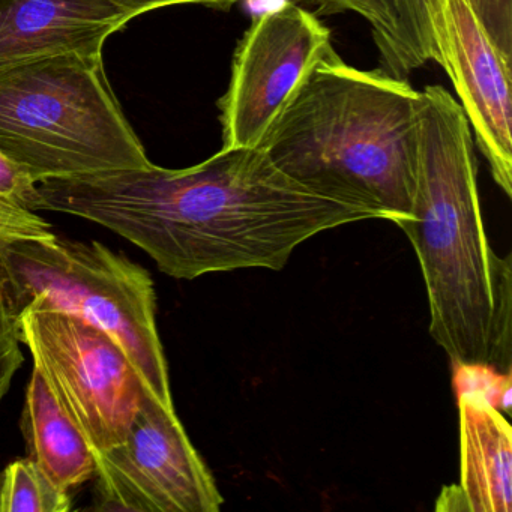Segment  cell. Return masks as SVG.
Instances as JSON below:
<instances>
[{
    "label": "cell",
    "mask_w": 512,
    "mask_h": 512,
    "mask_svg": "<svg viewBox=\"0 0 512 512\" xmlns=\"http://www.w3.org/2000/svg\"><path fill=\"white\" fill-rule=\"evenodd\" d=\"M35 211L100 224L178 280L239 269L280 271L313 236L373 220L364 209L302 187L262 148L220 149L182 170L149 163L47 179L37 184Z\"/></svg>",
    "instance_id": "1"
},
{
    "label": "cell",
    "mask_w": 512,
    "mask_h": 512,
    "mask_svg": "<svg viewBox=\"0 0 512 512\" xmlns=\"http://www.w3.org/2000/svg\"><path fill=\"white\" fill-rule=\"evenodd\" d=\"M418 166L409 218L427 289L430 334L457 364L511 365L512 265L485 232L469 121L448 89H422Z\"/></svg>",
    "instance_id": "2"
},
{
    "label": "cell",
    "mask_w": 512,
    "mask_h": 512,
    "mask_svg": "<svg viewBox=\"0 0 512 512\" xmlns=\"http://www.w3.org/2000/svg\"><path fill=\"white\" fill-rule=\"evenodd\" d=\"M422 92L335 50L290 95L259 148L307 190L400 224L418 166Z\"/></svg>",
    "instance_id": "3"
},
{
    "label": "cell",
    "mask_w": 512,
    "mask_h": 512,
    "mask_svg": "<svg viewBox=\"0 0 512 512\" xmlns=\"http://www.w3.org/2000/svg\"><path fill=\"white\" fill-rule=\"evenodd\" d=\"M0 154L35 184L148 166L101 55L49 56L0 71Z\"/></svg>",
    "instance_id": "4"
},
{
    "label": "cell",
    "mask_w": 512,
    "mask_h": 512,
    "mask_svg": "<svg viewBox=\"0 0 512 512\" xmlns=\"http://www.w3.org/2000/svg\"><path fill=\"white\" fill-rule=\"evenodd\" d=\"M0 284L14 314L40 304L89 323L127 355L146 392L173 406L151 275L98 241H0Z\"/></svg>",
    "instance_id": "5"
},
{
    "label": "cell",
    "mask_w": 512,
    "mask_h": 512,
    "mask_svg": "<svg viewBox=\"0 0 512 512\" xmlns=\"http://www.w3.org/2000/svg\"><path fill=\"white\" fill-rule=\"evenodd\" d=\"M17 325L34 370L94 454L119 445L148 394L121 347L89 323L35 302L17 314Z\"/></svg>",
    "instance_id": "6"
},
{
    "label": "cell",
    "mask_w": 512,
    "mask_h": 512,
    "mask_svg": "<svg viewBox=\"0 0 512 512\" xmlns=\"http://www.w3.org/2000/svg\"><path fill=\"white\" fill-rule=\"evenodd\" d=\"M100 511L218 512L224 499L175 407L146 394L119 445L95 455Z\"/></svg>",
    "instance_id": "7"
},
{
    "label": "cell",
    "mask_w": 512,
    "mask_h": 512,
    "mask_svg": "<svg viewBox=\"0 0 512 512\" xmlns=\"http://www.w3.org/2000/svg\"><path fill=\"white\" fill-rule=\"evenodd\" d=\"M332 50L331 31L295 2L259 14L236 47L218 103L221 149L259 148L290 95Z\"/></svg>",
    "instance_id": "8"
},
{
    "label": "cell",
    "mask_w": 512,
    "mask_h": 512,
    "mask_svg": "<svg viewBox=\"0 0 512 512\" xmlns=\"http://www.w3.org/2000/svg\"><path fill=\"white\" fill-rule=\"evenodd\" d=\"M434 62L451 79L475 146L494 182L512 196V59L494 43L470 0H433Z\"/></svg>",
    "instance_id": "9"
},
{
    "label": "cell",
    "mask_w": 512,
    "mask_h": 512,
    "mask_svg": "<svg viewBox=\"0 0 512 512\" xmlns=\"http://www.w3.org/2000/svg\"><path fill=\"white\" fill-rule=\"evenodd\" d=\"M128 22L110 0H0V71L67 53L101 55Z\"/></svg>",
    "instance_id": "10"
},
{
    "label": "cell",
    "mask_w": 512,
    "mask_h": 512,
    "mask_svg": "<svg viewBox=\"0 0 512 512\" xmlns=\"http://www.w3.org/2000/svg\"><path fill=\"white\" fill-rule=\"evenodd\" d=\"M460 484L443 488L437 511L512 509V430L502 412L476 395H458Z\"/></svg>",
    "instance_id": "11"
},
{
    "label": "cell",
    "mask_w": 512,
    "mask_h": 512,
    "mask_svg": "<svg viewBox=\"0 0 512 512\" xmlns=\"http://www.w3.org/2000/svg\"><path fill=\"white\" fill-rule=\"evenodd\" d=\"M22 431L32 460L59 487L70 491L94 478L95 454L88 440L35 370L26 389Z\"/></svg>",
    "instance_id": "12"
},
{
    "label": "cell",
    "mask_w": 512,
    "mask_h": 512,
    "mask_svg": "<svg viewBox=\"0 0 512 512\" xmlns=\"http://www.w3.org/2000/svg\"><path fill=\"white\" fill-rule=\"evenodd\" d=\"M37 184L0 154V241L52 238V226L38 212Z\"/></svg>",
    "instance_id": "13"
},
{
    "label": "cell",
    "mask_w": 512,
    "mask_h": 512,
    "mask_svg": "<svg viewBox=\"0 0 512 512\" xmlns=\"http://www.w3.org/2000/svg\"><path fill=\"white\" fill-rule=\"evenodd\" d=\"M70 491L59 487L37 461L20 458L0 472V512H68Z\"/></svg>",
    "instance_id": "14"
},
{
    "label": "cell",
    "mask_w": 512,
    "mask_h": 512,
    "mask_svg": "<svg viewBox=\"0 0 512 512\" xmlns=\"http://www.w3.org/2000/svg\"><path fill=\"white\" fill-rule=\"evenodd\" d=\"M322 16L353 13L368 23L380 70L401 79L400 16L397 0H307Z\"/></svg>",
    "instance_id": "15"
},
{
    "label": "cell",
    "mask_w": 512,
    "mask_h": 512,
    "mask_svg": "<svg viewBox=\"0 0 512 512\" xmlns=\"http://www.w3.org/2000/svg\"><path fill=\"white\" fill-rule=\"evenodd\" d=\"M433 0H397L400 16L401 79H407L416 68L434 61L430 34V13Z\"/></svg>",
    "instance_id": "16"
},
{
    "label": "cell",
    "mask_w": 512,
    "mask_h": 512,
    "mask_svg": "<svg viewBox=\"0 0 512 512\" xmlns=\"http://www.w3.org/2000/svg\"><path fill=\"white\" fill-rule=\"evenodd\" d=\"M454 388L458 395H476L503 415L511 410V374L487 364L454 365Z\"/></svg>",
    "instance_id": "17"
},
{
    "label": "cell",
    "mask_w": 512,
    "mask_h": 512,
    "mask_svg": "<svg viewBox=\"0 0 512 512\" xmlns=\"http://www.w3.org/2000/svg\"><path fill=\"white\" fill-rule=\"evenodd\" d=\"M23 364L17 316L11 310L0 284V403L10 391L14 376Z\"/></svg>",
    "instance_id": "18"
},
{
    "label": "cell",
    "mask_w": 512,
    "mask_h": 512,
    "mask_svg": "<svg viewBox=\"0 0 512 512\" xmlns=\"http://www.w3.org/2000/svg\"><path fill=\"white\" fill-rule=\"evenodd\" d=\"M494 43L512 59V0H470Z\"/></svg>",
    "instance_id": "19"
},
{
    "label": "cell",
    "mask_w": 512,
    "mask_h": 512,
    "mask_svg": "<svg viewBox=\"0 0 512 512\" xmlns=\"http://www.w3.org/2000/svg\"><path fill=\"white\" fill-rule=\"evenodd\" d=\"M116 7L121 8L128 19L149 13L158 8L173 7V5H203L214 10L229 11L242 0H110Z\"/></svg>",
    "instance_id": "20"
}]
</instances>
